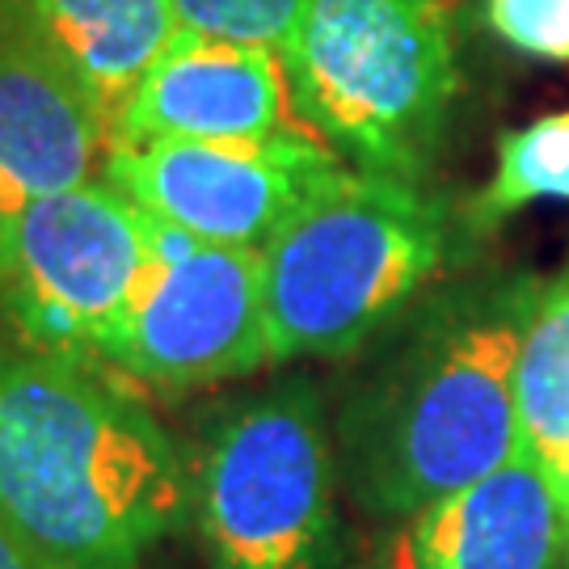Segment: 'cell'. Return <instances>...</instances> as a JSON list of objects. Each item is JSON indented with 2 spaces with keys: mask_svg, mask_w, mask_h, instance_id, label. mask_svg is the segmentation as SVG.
Here are the masks:
<instances>
[{
  "mask_svg": "<svg viewBox=\"0 0 569 569\" xmlns=\"http://www.w3.org/2000/svg\"><path fill=\"white\" fill-rule=\"evenodd\" d=\"M190 481L207 569H329L338 557V456L312 380L220 409Z\"/></svg>",
  "mask_w": 569,
  "mask_h": 569,
  "instance_id": "5",
  "label": "cell"
},
{
  "mask_svg": "<svg viewBox=\"0 0 569 569\" xmlns=\"http://www.w3.org/2000/svg\"><path fill=\"white\" fill-rule=\"evenodd\" d=\"M106 363L157 388H203L270 363L262 249L211 244L152 216V258Z\"/></svg>",
  "mask_w": 569,
  "mask_h": 569,
  "instance_id": "7",
  "label": "cell"
},
{
  "mask_svg": "<svg viewBox=\"0 0 569 569\" xmlns=\"http://www.w3.org/2000/svg\"><path fill=\"white\" fill-rule=\"evenodd\" d=\"M13 9L93 98L106 127L178 34L173 0H13Z\"/></svg>",
  "mask_w": 569,
  "mask_h": 569,
  "instance_id": "12",
  "label": "cell"
},
{
  "mask_svg": "<svg viewBox=\"0 0 569 569\" xmlns=\"http://www.w3.org/2000/svg\"><path fill=\"white\" fill-rule=\"evenodd\" d=\"M0 569H51L39 552H30L13 531L0 528Z\"/></svg>",
  "mask_w": 569,
  "mask_h": 569,
  "instance_id": "17",
  "label": "cell"
},
{
  "mask_svg": "<svg viewBox=\"0 0 569 569\" xmlns=\"http://www.w3.org/2000/svg\"><path fill=\"white\" fill-rule=\"evenodd\" d=\"M152 258V216L119 186L89 178L4 216L0 312L18 342L106 363Z\"/></svg>",
  "mask_w": 569,
  "mask_h": 569,
  "instance_id": "6",
  "label": "cell"
},
{
  "mask_svg": "<svg viewBox=\"0 0 569 569\" xmlns=\"http://www.w3.org/2000/svg\"><path fill=\"white\" fill-rule=\"evenodd\" d=\"M346 169L308 127L258 140H157L106 152L102 178L148 216L211 244L266 241Z\"/></svg>",
  "mask_w": 569,
  "mask_h": 569,
  "instance_id": "8",
  "label": "cell"
},
{
  "mask_svg": "<svg viewBox=\"0 0 569 569\" xmlns=\"http://www.w3.org/2000/svg\"><path fill=\"white\" fill-rule=\"evenodd\" d=\"M569 515L549 472L515 451L489 477L413 510L385 569H566Z\"/></svg>",
  "mask_w": 569,
  "mask_h": 569,
  "instance_id": "11",
  "label": "cell"
},
{
  "mask_svg": "<svg viewBox=\"0 0 569 569\" xmlns=\"http://www.w3.org/2000/svg\"><path fill=\"white\" fill-rule=\"evenodd\" d=\"M308 0H173L182 30L211 34V39L266 47L283 56L296 39Z\"/></svg>",
  "mask_w": 569,
  "mask_h": 569,
  "instance_id": "15",
  "label": "cell"
},
{
  "mask_svg": "<svg viewBox=\"0 0 569 569\" xmlns=\"http://www.w3.org/2000/svg\"><path fill=\"white\" fill-rule=\"evenodd\" d=\"M519 451L552 472L569 448V270L531 305L519 371Z\"/></svg>",
  "mask_w": 569,
  "mask_h": 569,
  "instance_id": "13",
  "label": "cell"
},
{
  "mask_svg": "<svg viewBox=\"0 0 569 569\" xmlns=\"http://www.w3.org/2000/svg\"><path fill=\"white\" fill-rule=\"evenodd\" d=\"M569 203V110L515 127L498 140L493 178L468 211L472 228H498L528 203Z\"/></svg>",
  "mask_w": 569,
  "mask_h": 569,
  "instance_id": "14",
  "label": "cell"
},
{
  "mask_svg": "<svg viewBox=\"0 0 569 569\" xmlns=\"http://www.w3.org/2000/svg\"><path fill=\"white\" fill-rule=\"evenodd\" d=\"M110 127L102 110L26 26L13 0H0V207L89 182L106 164Z\"/></svg>",
  "mask_w": 569,
  "mask_h": 569,
  "instance_id": "10",
  "label": "cell"
},
{
  "mask_svg": "<svg viewBox=\"0 0 569 569\" xmlns=\"http://www.w3.org/2000/svg\"><path fill=\"white\" fill-rule=\"evenodd\" d=\"M540 287H451L388 326L338 413L346 489L367 515L409 519L519 451V346Z\"/></svg>",
  "mask_w": 569,
  "mask_h": 569,
  "instance_id": "2",
  "label": "cell"
},
{
  "mask_svg": "<svg viewBox=\"0 0 569 569\" xmlns=\"http://www.w3.org/2000/svg\"><path fill=\"white\" fill-rule=\"evenodd\" d=\"M566 569H569V557H566Z\"/></svg>",
  "mask_w": 569,
  "mask_h": 569,
  "instance_id": "20",
  "label": "cell"
},
{
  "mask_svg": "<svg viewBox=\"0 0 569 569\" xmlns=\"http://www.w3.org/2000/svg\"><path fill=\"white\" fill-rule=\"evenodd\" d=\"M291 110L350 169L422 182L460 93L456 0H308Z\"/></svg>",
  "mask_w": 569,
  "mask_h": 569,
  "instance_id": "4",
  "label": "cell"
},
{
  "mask_svg": "<svg viewBox=\"0 0 569 569\" xmlns=\"http://www.w3.org/2000/svg\"><path fill=\"white\" fill-rule=\"evenodd\" d=\"M448 262V211L422 182L338 169L262 249L270 363L376 342Z\"/></svg>",
  "mask_w": 569,
  "mask_h": 569,
  "instance_id": "3",
  "label": "cell"
},
{
  "mask_svg": "<svg viewBox=\"0 0 569 569\" xmlns=\"http://www.w3.org/2000/svg\"><path fill=\"white\" fill-rule=\"evenodd\" d=\"M0 279H4V207H0Z\"/></svg>",
  "mask_w": 569,
  "mask_h": 569,
  "instance_id": "19",
  "label": "cell"
},
{
  "mask_svg": "<svg viewBox=\"0 0 569 569\" xmlns=\"http://www.w3.org/2000/svg\"><path fill=\"white\" fill-rule=\"evenodd\" d=\"M194 510L182 448L98 371L0 346V528L51 569H143Z\"/></svg>",
  "mask_w": 569,
  "mask_h": 569,
  "instance_id": "1",
  "label": "cell"
},
{
  "mask_svg": "<svg viewBox=\"0 0 569 569\" xmlns=\"http://www.w3.org/2000/svg\"><path fill=\"white\" fill-rule=\"evenodd\" d=\"M291 127L279 51L182 30L110 122V152L157 140H258Z\"/></svg>",
  "mask_w": 569,
  "mask_h": 569,
  "instance_id": "9",
  "label": "cell"
},
{
  "mask_svg": "<svg viewBox=\"0 0 569 569\" xmlns=\"http://www.w3.org/2000/svg\"><path fill=\"white\" fill-rule=\"evenodd\" d=\"M493 34L531 60H569V0H486Z\"/></svg>",
  "mask_w": 569,
  "mask_h": 569,
  "instance_id": "16",
  "label": "cell"
},
{
  "mask_svg": "<svg viewBox=\"0 0 569 569\" xmlns=\"http://www.w3.org/2000/svg\"><path fill=\"white\" fill-rule=\"evenodd\" d=\"M549 481L557 486V498H561V507H566V515H569V448H566V456H561V465L549 472Z\"/></svg>",
  "mask_w": 569,
  "mask_h": 569,
  "instance_id": "18",
  "label": "cell"
}]
</instances>
